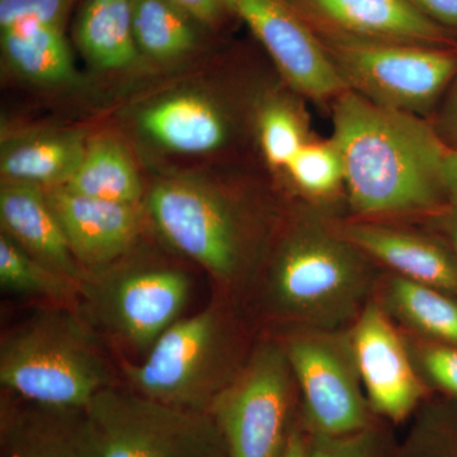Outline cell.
<instances>
[{
    "label": "cell",
    "instance_id": "cell-2",
    "mask_svg": "<svg viewBox=\"0 0 457 457\" xmlns=\"http://www.w3.org/2000/svg\"><path fill=\"white\" fill-rule=\"evenodd\" d=\"M370 287L366 254L341 230L311 216L282 237L267 270L264 295L270 311L303 329L341 330L368 305Z\"/></svg>",
    "mask_w": 457,
    "mask_h": 457
},
{
    "label": "cell",
    "instance_id": "cell-16",
    "mask_svg": "<svg viewBox=\"0 0 457 457\" xmlns=\"http://www.w3.org/2000/svg\"><path fill=\"white\" fill-rule=\"evenodd\" d=\"M0 219L4 233L27 253L82 287L88 272L75 258L45 188L31 183L3 180Z\"/></svg>",
    "mask_w": 457,
    "mask_h": 457
},
{
    "label": "cell",
    "instance_id": "cell-24",
    "mask_svg": "<svg viewBox=\"0 0 457 457\" xmlns=\"http://www.w3.org/2000/svg\"><path fill=\"white\" fill-rule=\"evenodd\" d=\"M384 305L420 335L457 347V303L450 294L393 275L385 285Z\"/></svg>",
    "mask_w": 457,
    "mask_h": 457
},
{
    "label": "cell",
    "instance_id": "cell-29",
    "mask_svg": "<svg viewBox=\"0 0 457 457\" xmlns=\"http://www.w3.org/2000/svg\"><path fill=\"white\" fill-rule=\"evenodd\" d=\"M308 457H380L378 437L371 427L350 435H312Z\"/></svg>",
    "mask_w": 457,
    "mask_h": 457
},
{
    "label": "cell",
    "instance_id": "cell-18",
    "mask_svg": "<svg viewBox=\"0 0 457 457\" xmlns=\"http://www.w3.org/2000/svg\"><path fill=\"white\" fill-rule=\"evenodd\" d=\"M143 131L179 154H207L225 145L230 122L224 110L196 93H179L150 104L141 113Z\"/></svg>",
    "mask_w": 457,
    "mask_h": 457
},
{
    "label": "cell",
    "instance_id": "cell-13",
    "mask_svg": "<svg viewBox=\"0 0 457 457\" xmlns=\"http://www.w3.org/2000/svg\"><path fill=\"white\" fill-rule=\"evenodd\" d=\"M318 35L451 47L453 32L405 0H287Z\"/></svg>",
    "mask_w": 457,
    "mask_h": 457
},
{
    "label": "cell",
    "instance_id": "cell-30",
    "mask_svg": "<svg viewBox=\"0 0 457 457\" xmlns=\"http://www.w3.org/2000/svg\"><path fill=\"white\" fill-rule=\"evenodd\" d=\"M418 362L429 380L457 396V347L429 345L418 351Z\"/></svg>",
    "mask_w": 457,
    "mask_h": 457
},
{
    "label": "cell",
    "instance_id": "cell-31",
    "mask_svg": "<svg viewBox=\"0 0 457 457\" xmlns=\"http://www.w3.org/2000/svg\"><path fill=\"white\" fill-rule=\"evenodd\" d=\"M180 7L188 11L204 26L218 29L233 12L227 0H173ZM234 16V14H233Z\"/></svg>",
    "mask_w": 457,
    "mask_h": 457
},
{
    "label": "cell",
    "instance_id": "cell-6",
    "mask_svg": "<svg viewBox=\"0 0 457 457\" xmlns=\"http://www.w3.org/2000/svg\"><path fill=\"white\" fill-rule=\"evenodd\" d=\"M315 35L347 89L378 106L422 117L457 75L453 47Z\"/></svg>",
    "mask_w": 457,
    "mask_h": 457
},
{
    "label": "cell",
    "instance_id": "cell-10",
    "mask_svg": "<svg viewBox=\"0 0 457 457\" xmlns=\"http://www.w3.org/2000/svg\"><path fill=\"white\" fill-rule=\"evenodd\" d=\"M284 347L312 435H350L371 427L348 330L303 329Z\"/></svg>",
    "mask_w": 457,
    "mask_h": 457
},
{
    "label": "cell",
    "instance_id": "cell-32",
    "mask_svg": "<svg viewBox=\"0 0 457 457\" xmlns=\"http://www.w3.org/2000/svg\"><path fill=\"white\" fill-rule=\"evenodd\" d=\"M433 22L457 29V0H405Z\"/></svg>",
    "mask_w": 457,
    "mask_h": 457
},
{
    "label": "cell",
    "instance_id": "cell-20",
    "mask_svg": "<svg viewBox=\"0 0 457 457\" xmlns=\"http://www.w3.org/2000/svg\"><path fill=\"white\" fill-rule=\"evenodd\" d=\"M62 187L111 203L139 204L143 196L139 173L131 156L119 141L107 137L87 143L82 161Z\"/></svg>",
    "mask_w": 457,
    "mask_h": 457
},
{
    "label": "cell",
    "instance_id": "cell-21",
    "mask_svg": "<svg viewBox=\"0 0 457 457\" xmlns=\"http://www.w3.org/2000/svg\"><path fill=\"white\" fill-rule=\"evenodd\" d=\"M2 50L11 68L26 79L64 83L73 74L62 27L27 21L2 29Z\"/></svg>",
    "mask_w": 457,
    "mask_h": 457
},
{
    "label": "cell",
    "instance_id": "cell-15",
    "mask_svg": "<svg viewBox=\"0 0 457 457\" xmlns=\"http://www.w3.org/2000/svg\"><path fill=\"white\" fill-rule=\"evenodd\" d=\"M3 457H99L86 409L35 404L14 396L0 417Z\"/></svg>",
    "mask_w": 457,
    "mask_h": 457
},
{
    "label": "cell",
    "instance_id": "cell-17",
    "mask_svg": "<svg viewBox=\"0 0 457 457\" xmlns=\"http://www.w3.org/2000/svg\"><path fill=\"white\" fill-rule=\"evenodd\" d=\"M339 230L362 253L390 267L396 276L457 294L455 254L432 237L369 221L351 222Z\"/></svg>",
    "mask_w": 457,
    "mask_h": 457
},
{
    "label": "cell",
    "instance_id": "cell-26",
    "mask_svg": "<svg viewBox=\"0 0 457 457\" xmlns=\"http://www.w3.org/2000/svg\"><path fill=\"white\" fill-rule=\"evenodd\" d=\"M262 152L270 167L286 170L295 155L311 141L308 117L287 96L270 99L258 119Z\"/></svg>",
    "mask_w": 457,
    "mask_h": 457
},
{
    "label": "cell",
    "instance_id": "cell-5",
    "mask_svg": "<svg viewBox=\"0 0 457 457\" xmlns=\"http://www.w3.org/2000/svg\"><path fill=\"white\" fill-rule=\"evenodd\" d=\"M147 209L164 239L221 285H237L248 275L251 225L219 189L195 180H165L153 189Z\"/></svg>",
    "mask_w": 457,
    "mask_h": 457
},
{
    "label": "cell",
    "instance_id": "cell-7",
    "mask_svg": "<svg viewBox=\"0 0 457 457\" xmlns=\"http://www.w3.org/2000/svg\"><path fill=\"white\" fill-rule=\"evenodd\" d=\"M86 413L99 457H228L209 411L171 407L112 385Z\"/></svg>",
    "mask_w": 457,
    "mask_h": 457
},
{
    "label": "cell",
    "instance_id": "cell-9",
    "mask_svg": "<svg viewBox=\"0 0 457 457\" xmlns=\"http://www.w3.org/2000/svg\"><path fill=\"white\" fill-rule=\"evenodd\" d=\"M192 284L182 270L141 267L89 270L82 286L87 314L128 348L147 353L182 314Z\"/></svg>",
    "mask_w": 457,
    "mask_h": 457
},
{
    "label": "cell",
    "instance_id": "cell-28",
    "mask_svg": "<svg viewBox=\"0 0 457 457\" xmlns=\"http://www.w3.org/2000/svg\"><path fill=\"white\" fill-rule=\"evenodd\" d=\"M74 0H0V29L27 21L64 29Z\"/></svg>",
    "mask_w": 457,
    "mask_h": 457
},
{
    "label": "cell",
    "instance_id": "cell-27",
    "mask_svg": "<svg viewBox=\"0 0 457 457\" xmlns=\"http://www.w3.org/2000/svg\"><path fill=\"white\" fill-rule=\"evenodd\" d=\"M286 171L302 194L317 200L333 196L345 186L341 154L332 139L309 141Z\"/></svg>",
    "mask_w": 457,
    "mask_h": 457
},
{
    "label": "cell",
    "instance_id": "cell-1",
    "mask_svg": "<svg viewBox=\"0 0 457 457\" xmlns=\"http://www.w3.org/2000/svg\"><path fill=\"white\" fill-rule=\"evenodd\" d=\"M330 139L359 215L432 212L446 200L441 171L449 146L422 117L378 106L347 89L335 99Z\"/></svg>",
    "mask_w": 457,
    "mask_h": 457
},
{
    "label": "cell",
    "instance_id": "cell-34",
    "mask_svg": "<svg viewBox=\"0 0 457 457\" xmlns=\"http://www.w3.org/2000/svg\"><path fill=\"white\" fill-rule=\"evenodd\" d=\"M442 188L450 206L457 210V149L447 150L442 163Z\"/></svg>",
    "mask_w": 457,
    "mask_h": 457
},
{
    "label": "cell",
    "instance_id": "cell-23",
    "mask_svg": "<svg viewBox=\"0 0 457 457\" xmlns=\"http://www.w3.org/2000/svg\"><path fill=\"white\" fill-rule=\"evenodd\" d=\"M132 31L140 54L158 62L189 55L200 45L196 17L173 0H130Z\"/></svg>",
    "mask_w": 457,
    "mask_h": 457
},
{
    "label": "cell",
    "instance_id": "cell-36",
    "mask_svg": "<svg viewBox=\"0 0 457 457\" xmlns=\"http://www.w3.org/2000/svg\"><path fill=\"white\" fill-rule=\"evenodd\" d=\"M438 222H440L442 230L449 237L451 245H453V254H455L457 260V210L451 206L449 209L444 210L441 212Z\"/></svg>",
    "mask_w": 457,
    "mask_h": 457
},
{
    "label": "cell",
    "instance_id": "cell-12",
    "mask_svg": "<svg viewBox=\"0 0 457 457\" xmlns=\"http://www.w3.org/2000/svg\"><path fill=\"white\" fill-rule=\"evenodd\" d=\"M348 333L370 408L402 422L420 404L425 386L398 330L383 306L369 302Z\"/></svg>",
    "mask_w": 457,
    "mask_h": 457
},
{
    "label": "cell",
    "instance_id": "cell-19",
    "mask_svg": "<svg viewBox=\"0 0 457 457\" xmlns=\"http://www.w3.org/2000/svg\"><path fill=\"white\" fill-rule=\"evenodd\" d=\"M86 146L83 135L75 131L46 132L12 141L2 152L3 177L42 188L65 185L82 161Z\"/></svg>",
    "mask_w": 457,
    "mask_h": 457
},
{
    "label": "cell",
    "instance_id": "cell-14",
    "mask_svg": "<svg viewBox=\"0 0 457 457\" xmlns=\"http://www.w3.org/2000/svg\"><path fill=\"white\" fill-rule=\"evenodd\" d=\"M45 194L75 258L87 272L116 263L139 237L137 204L82 196L62 186L45 188Z\"/></svg>",
    "mask_w": 457,
    "mask_h": 457
},
{
    "label": "cell",
    "instance_id": "cell-33",
    "mask_svg": "<svg viewBox=\"0 0 457 457\" xmlns=\"http://www.w3.org/2000/svg\"><path fill=\"white\" fill-rule=\"evenodd\" d=\"M436 130L447 146L451 149H457V75L453 80L449 98L442 110L438 128Z\"/></svg>",
    "mask_w": 457,
    "mask_h": 457
},
{
    "label": "cell",
    "instance_id": "cell-3",
    "mask_svg": "<svg viewBox=\"0 0 457 457\" xmlns=\"http://www.w3.org/2000/svg\"><path fill=\"white\" fill-rule=\"evenodd\" d=\"M0 383L26 402L73 409H86L114 385L86 321L73 308L56 305L3 337Z\"/></svg>",
    "mask_w": 457,
    "mask_h": 457
},
{
    "label": "cell",
    "instance_id": "cell-22",
    "mask_svg": "<svg viewBox=\"0 0 457 457\" xmlns=\"http://www.w3.org/2000/svg\"><path fill=\"white\" fill-rule=\"evenodd\" d=\"M77 41L98 68L121 69L139 56L132 31L130 0H87L77 23Z\"/></svg>",
    "mask_w": 457,
    "mask_h": 457
},
{
    "label": "cell",
    "instance_id": "cell-35",
    "mask_svg": "<svg viewBox=\"0 0 457 457\" xmlns=\"http://www.w3.org/2000/svg\"><path fill=\"white\" fill-rule=\"evenodd\" d=\"M279 457H308V440L302 431L290 428Z\"/></svg>",
    "mask_w": 457,
    "mask_h": 457
},
{
    "label": "cell",
    "instance_id": "cell-8",
    "mask_svg": "<svg viewBox=\"0 0 457 457\" xmlns=\"http://www.w3.org/2000/svg\"><path fill=\"white\" fill-rule=\"evenodd\" d=\"M295 378L284 345L262 342L210 407L228 457H279Z\"/></svg>",
    "mask_w": 457,
    "mask_h": 457
},
{
    "label": "cell",
    "instance_id": "cell-4",
    "mask_svg": "<svg viewBox=\"0 0 457 457\" xmlns=\"http://www.w3.org/2000/svg\"><path fill=\"white\" fill-rule=\"evenodd\" d=\"M236 328L221 303L168 328L140 362L122 363L130 389L156 402L209 411L242 368Z\"/></svg>",
    "mask_w": 457,
    "mask_h": 457
},
{
    "label": "cell",
    "instance_id": "cell-25",
    "mask_svg": "<svg viewBox=\"0 0 457 457\" xmlns=\"http://www.w3.org/2000/svg\"><path fill=\"white\" fill-rule=\"evenodd\" d=\"M0 284L13 293L44 297L56 306L73 308L82 287L27 253L8 234L0 236Z\"/></svg>",
    "mask_w": 457,
    "mask_h": 457
},
{
    "label": "cell",
    "instance_id": "cell-11",
    "mask_svg": "<svg viewBox=\"0 0 457 457\" xmlns=\"http://www.w3.org/2000/svg\"><path fill=\"white\" fill-rule=\"evenodd\" d=\"M269 51L286 82L300 95L324 102L347 90L311 26L287 0H227Z\"/></svg>",
    "mask_w": 457,
    "mask_h": 457
}]
</instances>
